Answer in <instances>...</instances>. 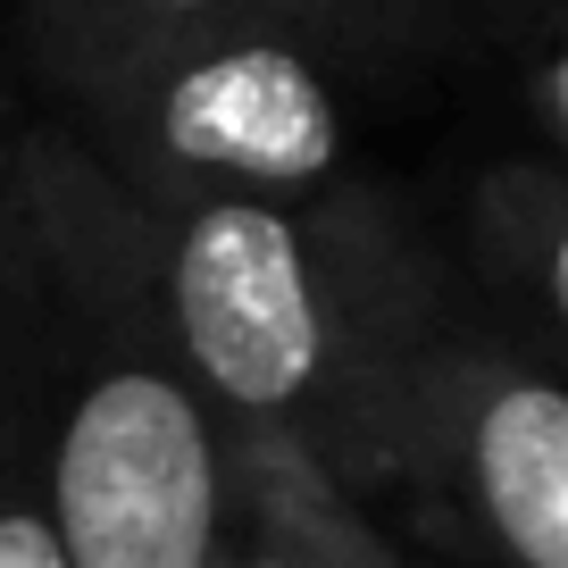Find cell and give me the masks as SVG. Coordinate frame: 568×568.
Returning <instances> with one entry per match:
<instances>
[{
	"label": "cell",
	"instance_id": "ba28073f",
	"mask_svg": "<svg viewBox=\"0 0 568 568\" xmlns=\"http://www.w3.org/2000/svg\"><path fill=\"white\" fill-rule=\"evenodd\" d=\"M260 9L276 26H293L335 68H402L452 18H468L477 0H260Z\"/></svg>",
	"mask_w": 568,
	"mask_h": 568
},
{
	"label": "cell",
	"instance_id": "7a4b0ae2",
	"mask_svg": "<svg viewBox=\"0 0 568 568\" xmlns=\"http://www.w3.org/2000/svg\"><path fill=\"white\" fill-rule=\"evenodd\" d=\"M151 293L226 435H267L335 477L402 452V409L444 302L376 193L326 210H151Z\"/></svg>",
	"mask_w": 568,
	"mask_h": 568
},
{
	"label": "cell",
	"instance_id": "5b68a950",
	"mask_svg": "<svg viewBox=\"0 0 568 568\" xmlns=\"http://www.w3.org/2000/svg\"><path fill=\"white\" fill-rule=\"evenodd\" d=\"M226 444H234V527L217 568H402L393 544L352 510L326 460L267 444V435H226Z\"/></svg>",
	"mask_w": 568,
	"mask_h": 568
},
{
	"label": "cell",
	"instance_id": "9c48e42d",
	"mask_svg": "<svg viewBox=\"0 0 568 568\" xmlns=\"http://www.w3.org/2000/svg\"><path fill=\"white\" fill-rule=\"evenodd\" d=\"M0 568H75L59 544L51 494H42L34 409H26V368L9 352V318H0Z\"/></svg>",
	"mask_w": 568,
	"mask_h": 568
},
{
	"label": "cell",
	"instance_id": "52a82bcc",
	"mask_svg": "<svg viewBox=\"0 0 568 568\" xmlns=\"http://www.w3.org/2000/svg\"><path fill=\"white\" fill-rule=\"evenodd\" d=\"M243 9H260V0H0L9 42H18L26 75L51 92V109L118 75L125 59L160 51L176 34H201V26H226Z\"/></svg>",
	"mask_w": 568,
	"mask_h": 568
},
{
	"label": "cell",
	"instance_id": "277c9868",
	"mask_svg": "<svg viewBox=\"0 0 568 568\" xmlns=\"http://www.w3.org/2000/svg\"><path fill=\"white\" fill-rule=\"evenodd\" d=\"M393 460L435 468L510 568H568V376L518 335L435 326Z\"/></svg>",
	"mask_w": 568,
	"mask_h": 568
},
{
	"label": "cell",
	"instance_id": "3957f363",
	"mask_svg": "<svg viewBox=\"0 0 568 568\" xmlns=\"http://www.w3.org/2000/svg\"><path fill=\"white\" fill-rule=\"evenodd\" d=\"M51 125L160 217L210 201L326 210L352 193L343 68L267 9L125 59L118 75L59 101Z\"/></svg>",
	"mask_w": 568,
	"mask_h": 568
},
{
	"label": "cell",
	"instance_id": "7c38bea8",
	"mask_svg": "<svg viewBox=\"0 0 568 568\" xmlns=\"http://www.w3.org/2000/svg\"><path fill=\"white\" fill-rule=\"evenodd\" d=\"M0 318H9V151H0Z\"/></svg>",
	"mask_w": 568,
	"mask_h": 568
},
{
	"label": "cell",
	"instance_id": "6da1fadb",
	"mask_svg": "<svg viewBox=\"0 0 568 568\" xmlns=\"http://www.w3.org/2000/svg\"><path fill=\"white\" fill-rule=\"evenodd\" d=\"M9 352L75 568H217L234 444L151 293V210L59 134L9 142Z\"/></svg>",
	"mask_w": 568,
	"mask_h": 568
},
{
	"label": "cell",
	"instance_id": "8fae6325",
	"mask_svg": "<svg viewBox=\"0 0 568 568\" xmlns=\"http://www.w3.org/2000/svg\"><path fill=\"white\" fill-rule=\"evenodd\" d=\"M468 18H485L494 34H510V26H535V18H568V0H477Z\"/></svg>",
	"mask_w": 568,
	"mask_h": 568
},
{
	"label": "cell",
	"instance_id": "30bf717a",
	"mask_svg": "<svg viewBox=\"0 0 568 568\" xmlns=\"http://www.w3.org/2000/svg\"><path fill=\"white\" fill-rule=\"evenodd\" d=\"M501 42L518 51V84H527V109H535V125L551 134L560 168H568V18H535V26H510Z\"/></svg>",
	"mask_w": 568,
	"mask_h": 568
},
{
	"label": "cell",
	"instance_id": "8992f818",
	"mask_svg": "<svg viewBox=\"0 0 568 568\" xmlns=\"http://www.w3.org/2000/svg\"><path fill=\"white\" fill-rule=\"evenodd\" d=\"M468 260L510 310L518 343L568 376V168L518 160L468 193Z\"/></svg>",
	"mask_w": 568,
	"mask_h": 568
}]
</instances>
